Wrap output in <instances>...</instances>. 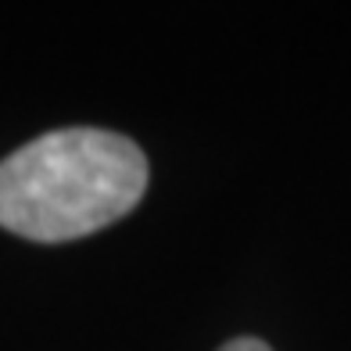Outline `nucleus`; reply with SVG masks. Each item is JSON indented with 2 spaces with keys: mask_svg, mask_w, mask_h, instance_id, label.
Segmentation results:
<instances>
[{
  "mask_svg": "<svg viewBox=\"0 0 351 351\" xmlns=\"http://www.w3.org/2000/svg\"><path fill=\"white\" fill-rule=\"evenodd\" d=\"M219 351H273L265 341H258V337H237V341H230V344H222Z\"/></svg>",
  "mask_w": 351,
  "mask_h": 351,
  "instance_id": "obj_2",
  "label": "nucleus"
},
{
  "mask_svg": "<svg viewBox=\"0 0 351 351\" xmlns=\"http://www.w3.org/2000/svg\"><path fill=\"white\" fill-rule=\"evenodd\" d=\"M147 158L108 130H54L0 162V226L36 244L90 237L130 215Z\"/></svg>",
  "mask_w": 351,
  "mask_h": 351,
  "instance_id": "obj_1",
  "label": "nucleus"
}]
</instances>
